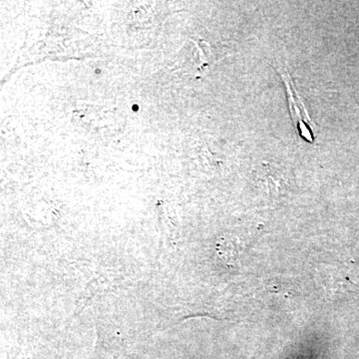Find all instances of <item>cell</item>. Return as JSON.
Instances as JSON below:
<instances>
[{
  "mask_svg": "<svg viewBox=\"0 0 359 359\" xmlns=\"http://www.w3.org/2000/svg\"><path fill=\"white\" fill-rule=\"evenodd\" d=\"M280 75H282L285 87H287V99H289L287 101H289L290 112H292V119L297 125L299 135L304 140L313 143L314 139L313 129L309 126V125L313 124V122L309 118L308 111L302 104L299 94L295 91L294 86L292 84V79L289 77L290 75L285 74V73H280Z\"/></svg>",
  "mask_w": 359,
  "mask_h": 359,
  "instance_id": "2",
  "label": "cell"
},
{
  "mask_svg": "<svg viewBox=\"0 0 359 359\" xmlns=\"http://www.w3.org/2000/svg\"><path fill=\"white\" fill-rule=\"evenodd\" d=\"M318 280L325 297L330 301H337L359 292L358 283H353L348 276L337 269H321Z\"/></svg>",
  "mask_w": 359,
  "mask_h": 359,
  "instance_id": "1",
  "label": "cell"
}]
</instances>
